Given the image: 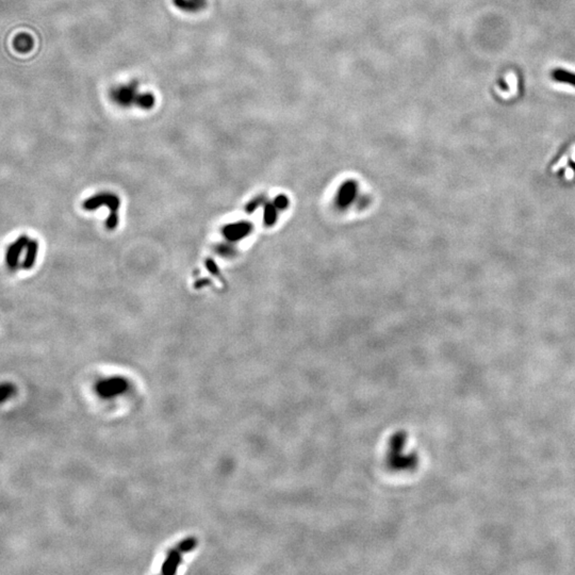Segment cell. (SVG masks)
<instances>
[{
    "mask_svg": "<svg viewBox=\"0 0 575 575\" xmlns=\"http://www.w3.org/2000/svg\"><path fill=\"white\" fill-rule=\"evenodd\" d=\"M111 100L122 108H140L143 110L152 109L154 105V96L151 93H143L136 80L116 85L110 91Z\"/></svg>",
    "mask_w": 575,
    "mask_h": 575,
    "instance_id": "cell-1",
    "label": "cell"
},
{
    "mask_svg": "<svg viewBox=\"0 0 575 575\" xmlns=\"http://www.w3.org/2000/svg\"><path fill=\"white\" fill-rule=\"evenodd\" d=\"M129 383L124 377L115 376L101 381L96 384V392L100 398L110 399L114 396L123 394L128 389Z\"/></svg>",
    "mask_w": 575,
    "mask_h": 575,
    "instance_id": "cell-2",
    "label": "cell"
},
{
    "mask_svg": "<svg viewBox=\"0 0 575 575\" xmlns=\"http://www.w3.org/2000/svg\"><path fill=\"white\" fill-rule=\"evenodd\" d=\"M181 562V552L177 548L172 549L169 552L168 556L163 562L162 568H161V573L165 575H172L176 573L178 567Z\"/></svg>",
    "mask_w": 575,
    "mask_h": 575,
    "instance_id": "cell-3",
    "label": "cell"
},
{
    "mask_svg": "<svg viewBox=\"0 0 575 575\" xmlns=\"http://www.w3.org/2000/svg\"><path fill=\"white\" fill-rule=\"evenodd\" d=\"M174 5L183 12L196 13L206 7L207 0H172Z\"/></svg>",
    "mask_w": 575,
    "mask_h": 575,
    "instance_id": "cell-4",
    "label": "cell"
},
{
    "mask_svg": "<svg viewBox=\"0 0 575 575\" xmlns=\"http://www.w3.org/2000/svg\"><path fill=\"white\" fill-rule=\"evenodd\" d=\"M551 75L552 78L557 82L575 86V74L573 73H570L566 70H561V68H557V70L552 72Z\"/></svg>",
    "mask_w": 575,
    "mask_h": 575,
    "instance_id": "cell-5",
    "label": "cell"
},
{
    "mask_svg": "<svg viewBox=\"0 0 575 575\" xmlns=\"http://www.w3.org/2000/svg\"><path fill=\"white\" fill-rule=\"evenodd\" d=\"M355 192L356 188L353 182L345 183L340 190V194H339V201H340L341 205L345 206L350 203L355 196Z\"/></svg>",
    "mask_w": 575,
    "mask_h": 575,
    "instance_id": "cell-6",
    "label": "cell"
},
{
    "mask_svg": "<svg viewBox=\"0 0 575 575\" xmlns=\"http://www.w3.org/2000/svg\"><path fill=\"white\" fill-rule=\"evenodd\" d=\"M32 44H33V41H32L31 37H29L28 34H25V33L19 34V36L17 37L14 41L15 48L19 51H20V53H27V51L30 50L32 48Z\"/></svg>",
    "mask_w": 575,
    "mask_h": 575,
    "instance_id": "cell-7",
    "label": "cell"
},
{
    "mask_svg": "<svg viewBox=\"0 0 575 575\" xmlns=\"http://www.w3.org/2000/svg\"><path fill=\"white\" fill-rule=\"evenodd\" d=\"M249 226L247 225H234V226H230L226 229V235L230 239H240L244 237V235L249 232Z\"/></svg>",
    "mask_w": 575,
    "mask_h": 575,
    "instance_id": "cell-8",
    "label": "cell"
},
{
    "mask_svg": "<svg viewBox=\"0 0 575 575\" xmlns=\"http://www.w3.org/2000/svg\"><path fill=\"white\" fill-rule=\"evenodd\" d=\"M196 545H197V540L193 537H189V538H186L185 540H182V541L176 546V548L179 550L181 553H188V552H191Z\"/></svg>",
    "mask_w": 575,
    "mask_h": 575,
    "instance_id": "cell-9",
    "label": "cell"
},
{
    "mask_svg": "<svg viewBox=\"0 0 575 575\" xmlns=\"http://www.w3.org/2000/svg\"><path fill=\"white\" fill-rule=\"evenodd\" d=\"M14 393L15 387L12 383H3L1 386V390H0V401H1V402H4L5 401H8L11 396H13Z\"/></svg>",
    "mask_w": 575,
    "mask_h": 575,
    "instance_id": "cell-10",
    "label": "cell"
},
{
    "mask_svg": "<svg viewBox=\"0 0 575 575\" xmlns=\"http://www.w3.org/2000/svg\"><path fill=\"white\" fill-rule=\"evenodd\" d=\"M264 217H266V222L268 224H272L275 221V217H276V212H275V208L272 206H268L267 207L266 209V213H264Z\"/></svg>",
    "mask_w": 575,
    "mask_h": 575,
    "instance_id": "cell-11",
    "label": "cell"
},
{
    "mask_svg": "<svg viewBox=\"0 0 575 575\" xmlns=\"http://www.w3.org/2000/svg\"><path fill=\"white\" fill-rule=\"evenodd\" d=\"M275 205L277 206L278 208L284 209V208H286L287 205H288V200H287V198H286V197H284V196H280V197H278L277 199H276V201H275Z\"/></svg>",
    "mask_w": 575,
    "mask_h": 575,
    "instance_id": "cell-12",
    "label": "cell"
}]
</instances>
